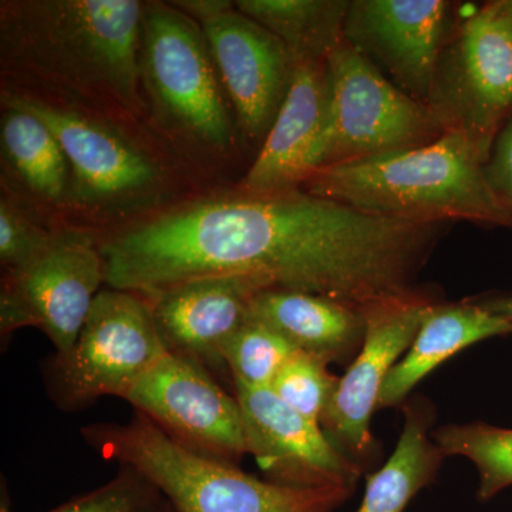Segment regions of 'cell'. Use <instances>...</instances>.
<instances>
[{"label": "cell", "instance_id": "obj_25", "mask_svg": "<svg viewBox=\"0 0 512 512\" xmlns=\"http://www.w3.org/2000/svg\"><path fill=\"white\" fill-rule=\"evenodd\" d=\"M338 383L329 365L298 350L275 377L271 390L303 417L320 424Z\"/></svg>", "mask_w": 512, "mask_h": 512}, {"label": "cell", "instance_id": "obj_2", "mask_svg": "<svg viewBox=\"0 0 512 512\" xmlns=\"http://www.w3.org/2000/svg\"><path fill=\"white\" fill-rule=\"evenodd\" d=\"M146 3L137 0L3 2V66L116 119L138 120L146 109L141 33Z\"/></svg>", "mask_w": 512, "mask_h": 512}, {"label": "cell", "instance_id": "obj_14", "mask_svg": "<svg viewBox=\"0 0 512 512\" xmlns=\"http://www.w3.org/2000/svg\"><path fill=\"white\" fill-rule=\"evenodd\" d=\"M434 302L426 295L365 309L362 349L345 375L339 377L335 396L320 421L328 439L357 464L373 453L375 439L370 421L384 380L412 346Z\"/></svg>", "mask_w": 512, "mask_h": 512}, {"label": "cell", "instance_id": "obj_7", "mask_svg": "<svg viewBox=\"0 0 512 512\" xmlns=\"http://www.w3.org/2000/svg\"><path fill=\"white\" fill-rule=\"evenodd\" d=\"M427 107L444 133L466 137L485 161L512 117V22L500 0L457 13Z\"/></svg>", "mask_w": 512, "mask_h": 512}, {"label": "cell", "instance_id": "obj_23", "mask_svg": "<svg viewBox=\"0 0 512 512\" xmlns=\"http://www.w3.org/2000/svg\"><path fill=\"white\" fill-rule=\"evenodd\" d=\"M447 456L466 457L478 471L477 498L487 503L512 485V429L485 423L447 424L433 431Z\"/></svg>", "mask_w": 512, "mask_h": 512}, {"label": "cell", "instance_id": "obj_10", "mask_svg": "<svg viewBox=\"0 0 512 512\" xmlns=\"http://www.w3.org/2000/svg\"><path fill=\"white\" fill-rule=\"evenodd\" d=\"M103 282L99 242L80 229L55 231L42 254L3 278V342L16 330L36 328L53 343L56 355H63L79 338Z\"/></svg>", "mask_w": 512, "mask_h": 512}, {"label": "cell", "instance_id": "obj_29", "mask_svg": "<svg viewBox=\"0 0 512 512\" xmlns=\"http://www.w3.org/2000/svg\"><path fill=\"white\" fill-rule=\"evenodd\" d=\"M171 3L185 15L194 19L198 25L234 6V2H225V0H178V2Z\"/></svg>", "mask_w": 512, "mask_h": 512}, {"label": "cell", "instance_id": "obj_22", "mask_svg": "<svg viewBox=\"0 0 512 512\" xmlns=\"http://www.w3.org/2000/svg\"><path fill=\"white\" fill-rule=\"evenodd\" d=\"M2 153L30 194L47 204L67 202L72 171L62 146L35 114L5 104L0 128Z\"/></svg>", "mask_w": 512, "mask_h": 512}, {"label": "cell", "instance_id": "obj_11", "mask_svg": "<svg viewBox=\"0 0 512 512\" xmlns=\"http://www.w3.org/2000/svg\"><path fill=\"white\" fill-rule=\"evenodd\" d=\"M124 400L198 456L239 466L248 454L237 394L225 392L195 360L168 352Z\"/></svg>", "mask_w": 512, "mask_h": 512}, {"label": "cell", "instance_id": "obj_4", "mask_svg": "<svg viewBox=\"0 0 512 512\" xmlns=\"http://www.w3.org/2000/svg\"><path fill=\"white\" fill-rule=\"evenodd\" d=\"M84 441L104 460L147 478L177 512H336L355 490L293 488L181 447L143 414L127 423H96Z\"/></svg>", "mask_w": 512, "mask_h": 512}, {"label": "cell", "instance_id": "obj_13", "mask_svg": "<svg viewBox=\"0 0 512 512\" xmlns=\"http://www.w3.org/2000/svg\"><path fill=\"white\" fill-rule=\"evenodd\" d=\"M453 10L446 0H350L343 36L394 86L427 106Z\"/></svg>", "mask_w": 512, "mask_h": 512}, {"label": "cell", "instance_id": "obj_15", "mask_svg": "<svg viewBox=\"0 0 512 512\" xmlns=\"http://www.w3.org/2000/svg\"><path fill=\"white\" fill-rule=\"evenodd\" d=\"M244 416L248 454L265 480L293 488L356 490L363 467L345 456L320 424L282 402L271 389L234 384Z\"/></svg>", "mask_w": 512, "mask_h": 512}, {"label": "cell", "instance_id": "obj_20", "mask_svg": "<svg viewBox=\"0 0 512 512\" xmlns=\"http://www.w3.org/2000/svg\"><path fill=\"white\" fill-rule=\"evenodd\" d=\"M404 424L392 456L367 477L356 512H404L414 497L434 483L446 454L430 431L434 410L424 399L403 404Z\"/></svg>", "mask_w": 512, "mask_h": 512}, {"label": "cell", "instance_id": "obj_28", "mask_svg": "<svg viewBox=\"0 0 512 512\" xmlns=\"http://www.w3.org/2000/svg\"><path fill=\"white\" fill-rule=\"evenodd\" d=\"M484 174L495 197L512 214V117L495 138Z\"/></svg>", "mask_w": 512, "mask_h": 512}, {"label": "cell", "instance_id": "obj_8", "mask_svg": "<svg viewBox=\"0 0 512 512\" xmlns=\"http://www.w3.org/2000/svg\"><path fill=\"white\" fill-rule=\"evenodd\" d=\"M167 353L147 299L104 289L72 348L55 353L47 366L50 397L63 410L83 409L103 397L126 399Z\"/></svg>", "mask_w": 512, "mask_h": 512}, {"label": "cell", "instance_id": "obj_12", "mask_svg": "<svg viewBox=\"0 0 512 512\" xmlns=\"http://www.w3.org/2000/svg\"><path fill=\"white\" fill-rule=\"evenodd\" d=\"M242 140L261 148L288 96L296 62L288 47L237 6L201 23Z\"/></svg>", "mask_w": 512, "mask_h": 512}, {"label": "cell", "instance_id": "obj_1", "mask_svg": "<svg viewBox=\"0 0 512 512\" xmlns=\"http://www.w3.org/2000/svg\"><path fill=\"white\" fill-rule=\"evenodd\" d=\"M439 242L436 225L377 217L296 188L194 202L127 225L99 249L109 288L143 296L239 275L365 311L416 296Z\"/></svg>", "mask_w": 512, "mask_h": 512}, {"label": "cell", "instance_id": "obj_21", "mask_svg": "<svg viewBox=\"0 0 512 512\" xmlns=\"http://www.w3.org/2000/svg\"><path fill=\"white\" fill-rule=\"evenodd\" d=\"M350 0H238L239 12L278 37L296 64L325 63L345 40Z\"/></svg>", "mask_w": 512, "mask_h": 512}, {"label": "cell", "instance_id": "obj_18", "mask_svg": "<svg viewBox=\"0 0 512 512\" xmlns=\"http://www.w3.org/2000/svg\"><path fill=\"white\" fill-rule=\"evenodd\" d=\"M248 319L326 365H350L366 335L365 311L312 293L266 289L252 299Z\"/></svg>", "mask_w": 512, "mask_h": 512}, {"label": "cell", "instance_id": "obj_30", "mask_svg": "<svg viewBox=\"0 0 512 512\" xmlns=\"http://www.w3.org/2000/svg\"><path fill=\"white\" fill-rule=\"evenodd\" d=\"M136 512H177V510L160 491L156 490V493L151 495Z\"/></svg>", "mask_w": 512, "mask_h": 512}, {"label": "cell", "instance_id": "obj_31", "mask_svg": "<svg viewBox=\"0 0 512 512\" xmlns=\"http://www.w3.org/2000/svg\"><path fill=\"white\" fill-rule=\"evenodd\" d=\"M485 309L512 320V298L494 299V301L481 302Z\"/></svg>", "mask_w": 512, "mask_h": 512}, {"label": "cell", "instance_id": "obj_26", "mask_svg": "<svg viewBox=\"0 0 512 512\" xmlns=\"http://www.w3.org/2000/svg\"><path fill=\"white\" fill-rule=\"evenodd\" d=\"M53 234L30 220L9 198L0 201V264L6 274L25 268L42 254Z\"/></svg>", "mask_w": 512, "mask_h": 512}, {"label": "cell", "instance_id": "obj_5", "mask_svg": "<svg viewBox=\"0 0 512 512\" xmlns=\"http://www.w3.org/2000/svg\"><path fill=\"white\" fill-rule=\"evenodd\" d=\"M326 66L328 103L309 156L308 178L322 168L426 146L443 136L426 104L394 86L346 40Z\"/></svg>", "mask_w": 512, "mask_h": 512}, {"label": "cell", "instance_id": "obj_16", "mask_svg": "<svg viewBox=\"0 0 512 512\" xmlns=\"http://www.w3.org/2000/svg\"><path fill=\"white\" fill-rule=\"evenodd\" d=\"M266 289L251 276H205L144 298L168 352L225 369L222 349L248 322L252 299Z\"/></svg>", "mask_w": 512, "mask_h": 512}, {"label": "cell", "instance_id": "obj_3", "mask_svg": "<svg viewBox=\"0 0 512 512\" xmlns=\"http://www.w3.org/2000/svg\"><path fill=\"white\" fill-rule=\"evenodd\" d=\"M484 164L466 137L444 133L426 146L322 168L302 188L390 220L512 228V214L491 190Z\"/></svg>", "mask_w": 512, "mask_h": 512}, {"label": "cell", "instance_id": "obj_17", "mask_svg": "<svg viewBox=\"0 0 512 512\" xmlns=\"http://www.w3.org/2000/svg\"><path fill=\"white\" fill-rule=\"evenodd\" d=\"M328 66L296 64L288 96L241 183V192L275 194L302 188L328 103Z\"/></svg>", "mask_w": 512, "mask_h": 512}, {"label": "cell", "instance_id": "obj_6", "mask_svg": "<svg viewBox=\"0 0 512 512\" xmlns=\"http://www.w3.org/2000/svg\"><path fill=\"white\" fill-rule=\"evenodd\" d=\"M141 79L165 130L212 153L231 148L234 128L207 39L173 3L144 6Z\"/></svg>", "mask_w": 512, "mask_h": 512}, {"label": "cell", "instance_id": "obj_19", "mask_svg": "<svg viewBox=\"0 0 512 512\" xmlns=\"http://www.w3.org/2000/svg\"><path fill=\"white\" fill-rule=\"evenodd\" d=\"M511 333L512 320L483 303L434 302L412 346L384 380L377 409L402 406L424 377L468 346Z\"/></svg>", "mask_w": 512, "mask_h": 512}, {"label": "cell", "instance_id": "obj_27", "mask_svg": "<svg viewBox=\"0 0 512 512\" xmlns=\"http://www.w3.org/2000/svg\"><path fill=\"white\" fill-rule=\"evenodd\" d=\"M156 490L137 471L121 467L109 483L45 512H136Z\"/></svg>", "mask_w": 512, "mask_h": 512}, {"label": "cell", "instance_id": "obj_32", "mask_svg": "<svg viewBox=\"0 0 512 512\" xmlns=\"http://www.w3.org/2000/svg\"><path fill=\"white\" fill-rule=\"evenodd\" d=\"M0 512H13L12 503H10V495L8 485L2 478V488H0Z\"/></svg>", "mask_w": 512, "mask_h": 512}, {"label": "cell", "instance_id": "obj_33", "mask_svg": "<svg viewBox=\"0 0 512 512\" xmlns=\"http://www.w3.org/2000/svg\"><path fill=\"white\" fill-rule=\"evenodd\" d=\"M501 8L512 22V0H500Z\"/></svg>", "mask_w": 512, "mask_h": 512}, {"label": "cell", "instance_id": "obj_9", "mask_svg": "<svg viewBox=\"0 0 512 512\" xmlns=\"http://www.w3.org/2000/svg\"><path fill=\"white\" fill-rule=\"evenodd\" d=\"M3 104L35 114L55 134L72 171L67 204L94 214L136 210L163 194L153 158L109 124L33 94L3 93Z\"/></svg>", "mask_w": 512, "mask_h": 512}, {"label": "cell", "instance_id": "obj_24", "mask_svg": "<svg viewBox=\"0 0 512 512\" xmlns=\"http://www.w3.org/2000/svg\"><path fill=\"white\" fill-rule=\"evenodd\" d=\"M296 352L284 336L248 319L228 340L221 357L232 383L251 389H271L275 377Z\"/></svg>", "mask_w": 512, "mask_h": 512}]
</instances>
